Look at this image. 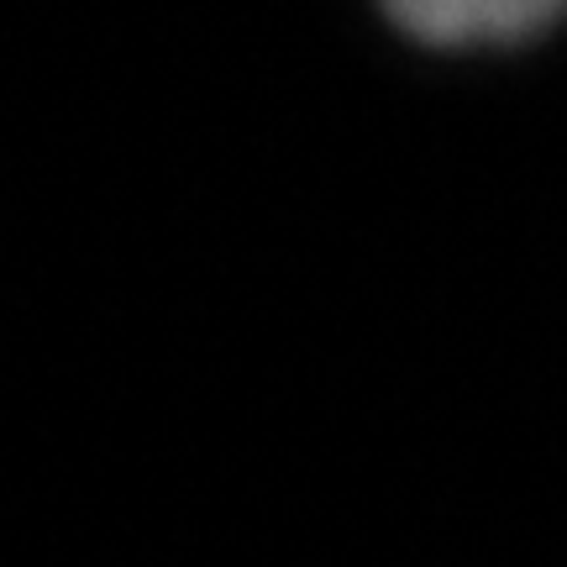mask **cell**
Returning a JSON list of instances; mask_svg holds the SVG:
<instances>
[{"label": "cell", "instance_id": "obj_1", "mask_svg": "<svg viewBox=\"0 0 567 567\" xmlns=\"http://www.w3.org/2000/svg\"><path fill=\"white\" fill-rule=\"evenodd\" d=\"M384 17L425 48H509L567 11V0H379Z\"/></svg>", "mask_w": 567, "mask_h": 567}]
</instances>
